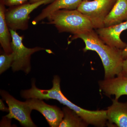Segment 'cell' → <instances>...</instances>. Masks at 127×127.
<instances>
[{"instance_id":"obj_15","label":"cell","mask_w":127,"mask_h":127,"mask_svg":"<svg viewBox=\"0 0 127 127\" xmlns=\"http://www.w3.org/2000/svg\"><path fill=\"white\" fill-rule=\"evenodd\" d=\"M63 111V118L59 127H86L89 125L76 112L68 107H64Z\"/></svg>"},{"instance_id":"obj_4","label":"cell","mask_w":127,"mask_h":127,"mask_svg":"<svg viewBox=\"0 0 127 127\" xmlns=\"http://www.w3.org/2000/svg\"><path fill=\"white\" fill-rule=\"evenodd\" d=\"M54 0H42L34 3L27 2L9 7L5 11L6 19L9 28L15 31L27 30L30 15L32 12L40 6L50 4Z\"/></svg>"},{"instance_id":"obj_7","label":"cell","mask_w":127,"mask_h":127,"mask_svg":"<svg viewBox=\"0 0 127 127\" xmlns=\"http://www.w3.org/2000/svg\"><path fill=\"white\" fill-rule=\"evenodd\" d=\"M0 95L9 107V113L6 116L7 118L15 119L24 127H36L31 118L32 110L25 102H23L16 100L4 91H0Z\"/></svg>"},{"instance_id":"obj_22","label":"cell","mask_w":127,"mask_h":127,"mask_svg":"<svg viewBox=\"0 0 127 127\" xmlns=\"http://www.w3.org/2000/svg\"></svg>"},{"instance_id":"obj_8","label":"cell","mask_w":127,"mask_h":127,"mask_svg":"<svg viewBox=\"0 0 127 127\" xmlns=\"http://www.w3.org/2000/svg\"><path fill=\"white\" fill-rule=\"evenodd\" d=\"M25 102L32 110H36L42 114L50 127H59L63 119L64 113L59 107L46 104L38 98H28Z\"/></svg>"},{"instance_id":"obj_10","label":"cell","mask_w":127,"mask_h":127,"mask_svg":"<svg viewBox=\"0 0 127 127\" xmlns=\"http://www.w3.org/2000/svg\"><path fill=\"white\" fill-rule=\"evenodd\" d=\"M100 90L107 96L114 95L118 100L123 95H127V77L121 76L104 79L98 82Z\"/></svg>"},{"instance_id":"obj_13","label":"cell","mask_w":127,"mask_h":127,"mask_svg":"<svg viewBox=\"0 0 127 127\" xmlns=\"http://www.w3.org/2000/svg\"><path fill=\"white\" fill-rule=\"evenodd\" d=\"M127 21V0H117L104 21V27Z\"/></svg>"},{"instance_id":"obj_3","label":"cell","mask_w":127,"mask_h":127,"mask_svg":"<svg viewBox=\"0 0 127 127\" xmlns=\"http://www.w3.org/2000/svg\"><path fill=\"white\" fill-rule=\"evenodd\" d=\"M47 24L55 26L59 32H69L73 36L94 30L92 24L86 16L77 10L62 9L47 17Z\"/></svg>"},{"instance_id":"obj_19","label":"cell","mask_w":127,"mask_h":127,"mask_svg":"<svg viewBox=\"0 0 127 127\" xmlns=\"http://www.w3.org/2000/svg\"><path fill=\"white\" fill-rule=\"evenodd\" d=\"M0 109L2 111L9 112V108H7L5 106L2 100H0Z\"/></svg>"},{"instance_id":"obj_14","label":"cell","mask_w":127,"mask_h":127,"mask_svg":"<svg viewBox=\"0 0 127 127\" xmlns=\"http://www.w3.org/2000/svg\"><path fill=\"white\" fill-rule=\"evenodd\" d=\"M5 6L0 2V43L5 53L12 52L11 47V34L7 25L5 17Z\"/></svg>"},{"instance_id":"obj_17","label":"cell","mask_w":127,"mask_h":127,"mask_svg":"<svg viewBox=\"0 0 127 127\" xmlns=\"http://www.w3.org/2000/svg\"><path fill=\"white\" fill-rule=\"evenodd\" d=\"M29 0H0L5 6L12 7L15 6L23 4L27 2Z\"/></svg>"},{"instance_id":"obj_2","label":"cell","mask_w":127,"mask_h":127,"mask_svg":"<svg viewBox=\"0 0 127 127\" xmlns=\"http://www.w3.org/2000/svg\"><path fill=\"white\" fill-rule=\"evenodd\" d=\"M81 39L85 44L83 51H95L101 58L104 67V79H109L120 75L124 59L122 50L106 44L94 30L72 37V40Z\"/></svg>"},{"instance_id":"obj_6","label":"cell","mask_w":127,"mask_h":127,"mask_svg":"<svg viewBox=\"0 0 127 127\" xmlns=\"http://www.w3.org/2000/svg\"><path fill=\"white\" fill-rule=\"evenodd\" d=\"M11 34V47L14 53V59L11 67L13 71H24L29 73L31 70V58L34 53L44 50L42 48L36 47L33 48L26 47L23 43V37L19 35L16 31L10 29Z\"/></svg>"},{"instance_id":"obj_20","label":"cell","mask_w":127,"mask_h":127,"mask_svg":"<svg viewBox=\"0 0 127 127\" xmlns=\"http://www.w3.org/2000/svg\"><path fill=\"white\" fill-rule=\"evenodd\" d=\"M122 56L124 60L127 59V45L125 48L122 50Z\"/></svg>"},{"instance_id":"obj_5","label":"cell","mask_w":127,"mask_h":127,"mask_svg":"<svg viewBox=\"0 0 127 127\" xmlns=\"http://www.w3.org/2000/svg\"><path fill=\"white\" fill-rule=\"evenodd\" d=\"M117 0H83L77 9L91 21L94 30L104 27L105 18Z\"/></svg>"},{"instance_id":"obj_9","label":"cell","mask_w":127,"mask_h":127,"mask_svg":"<svg viewBox=\"0 0 127 127\" xmlns=\"http://www.w3.org/2000/svg\"><path fill=\"white\" fill-rule=\"evenodd\" d=\"M127 30V21L119 24L95 30L100 39L108 45L123 50L127 44L120 38L123 32Z\"/></svg>"},{"instance_id":"obj_1","label":"cell","mask_w":127,"mask_h":127,"mask_svg":"<svg viewBox=\"0 0 127 127\" xmlns=\"http://www.w3.org/2000/svg\"><path fill=\"white\" fill-rule=\"evenodd\" d=\"M60 78L55 76L52 81L53 86L49 90H42L37 88L35 81L32 83V88L22 91V97L26 99L36 98L41 100L54 99L68 107L76 112L89 124L95 127H102L106 125L107 111L101 110L90 111L82 108L68 100L62 92L60 87Z\"/></svg>"},{"instance_id":"obj_21","label":"cell","mask_w":127,"mask_h":127,"mask_svg":"<svg viewBox=\"0 0 127 127\" xmlns=\"http://www.w3.org/2000/svg\"><path fill=\"white\" fill-rule=\"evenodd\" d=\"M30 0V3H34L38 1H40L42 0Z\"/></svg>"},{"instance_id":"obj_18","label":"cell","mask_w":127,"mask_h":127,"mask_svg":"<svg viewBox=\"0 0 127 127\" xmlns=\"http://www.w3.org/2000/svg\"><path fill=\"white\" fill-rule=\"evenodd\" d=\"M119 76L127 77V59L124 60L122 71Z\"/></svg>"},{"instance_id":"obj_11","label":"cell","mask_w":127,"mask_h":127,"mask_svg":"<svg viewBox=\"0 0 127 127\" xmlns=\"http://www.w3.org/2000/svg\"><path fill=\"white\" fill-rule=\"evenodd\" d=\"M107 119L109 124L118 127H127V101L122 102L112 100V105L108 108Z\"/></svg>"},{"instance_id":"obj_16","label":"cell","mask_w":127,"mask_h":127,"mask_svg":"<svg viewBox=\"0 0 127 127\" xmlns=\"http://www.w3.org/2000/svg\"><path fill=\"white\" fill-rule=\"evenodd\" d=\"M14 59L13 52L10 54L4 53L0 56V73H2L11 66Z\"/></svg>"},{"instance_id":"obj_12","label":"cell","mask_w":127,"mask_h":127,"mask_svg":"<svg viewBox=\"0 0 127 127\" xmlns=\"http://www.w3.org/2000/svg\"><path fill=\"white\" fill-rule=\"evenodd\" d=\"M83 0H55L42 11L32 21L36 25L41 21L47 18L53 12L62 9L76 10Z\"/></svg>"}]
</instances>
